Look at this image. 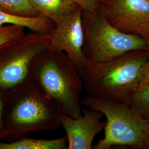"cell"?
<instances>
[{"mask_svg": "<svg viewBox=\"0 0 149 149\" xmlns=\"http://www.w3.org/2000/svg\"><path fill=\"white\" fill-rule=\"evenodd\" d=\"M28 80L63 113L77 118L82 114L81 75L65 53L49 48L34 59Z\"/></svg>", "mask_w": 149, "mask_h": 149, "instance_id": "1", "label": "cell"}, {"mask_svg": "<svg viewBox=\"0 0 149 149\" xmlns=\"http://www.w3.org/2000/svg\"><path fill=\"white\" fill-rule=\"evenodd\" d=\"M62 114L27 79L5 93L2 119L6 140L14 141L34 132L57 129L61 127Z\"/></svg>", "mask_w": 149, "mask_h": 149, "instance_id": "2", "label": "cell"}, {"mask_svg": "<svg viewBox=\"0 0 149 149\" xmlns=\"http://www.w3.org/2000/svg\"><path fill=\"white\" fill-rule=\"evenodd\" d=\"M149 60L146 50H138L105 61L88 63L81 74L87 95L130 102Z\"/></svg>", "mask_w": 149, "mask_h": 149, "instance_id": "3", "label": "cell"}, {"mask_svg": "<svg viewBox=\"0 0 149 149\" xmlns=\"http://www.w3.org/2000/svg\"><path fill=\"white\" fill-rule=\"evenodd\" d=\"M84 106L102 112L107 119L104 135L94 149H109L116 145L145 149L149 119L140 116L129 102L87 95L81 99Z\"/></svg>", "mask_w": 149, "mask_h": 149, "instance_id": "4", "label": "cell"}, {"mask_svg": "<svg viewBox=\"0 0 149 149\" xmlns=\"http://www.w3.org/2000/svg\"><path fill=\"white\" fill-rule=\"evenodd\" d=\"M83 52L88 63L105 61L131 51L146 50L144 39L122 32L107 21L103 11L91 14L82 11Z\"/></svg>", "mask_w": 149, "mask_h": 149, "instance_id": "5", "label": "cell"}, {"mask_svg": "<svg viewBox=\"0 0 149 149\" xmlns=\"http://www.w3.org/2000/svg\"><path fill=\"white\" fill-rule=\"evenodd\" d=\"M50 45L49 35L34 32L0 45V92L27 81L33 60Z\"/></svg>", "mask_w": 149, "mask_h": 149, "instance_id": "6", "label": "cell"}, {"mask_svg": "<svg viewBox=\"0 0 149 149\" xmlns=\"http://www.w3.org/2000/svg\"><path fill=\"white\" fill-rule=\"evenodd\" d=\"M82 14V9L78 7L55 24L49 34L50 48L65 53L81 75L88 64L83 52L84 37Z\"/></svg>", "mask_w": 149, "mask_h": 149, "instance_id": "7", "label": "cell"}, {"mask_svg": "<svg viewBox=\"0 0 149 149\" xmlns=\"http://www.w3.org/2000/svg\"><path fill=\"white\" fill-rule=\"evenodd\" d=\"M102 10L120 31L140 36L149 25V0H106Z\"/></svg>", "mask_w": 149, "mask_h": 149, "instance_id": "8", "label": "cell"}, {"mask_svg": "<svg viewBox=\"0 0 149 149\" xmlns=\"http://www.w3.org/2000/svg\"><path fill=\"white\" fill-rule=\"evenodd\" d=\"M103 116L102 112L88 108L82 109V114L77 118L63 113L60 123L66 132L68 149H93L95 136L104 129Z\"/></svg>", "mask_w": 149, "mask_h": 149, "instance_id": "9", "label": "cell"}, {"mask_svg": "<svg viewBox=\"0 0 149 149\" xmlns=\"http://www.w3.org/2000/svg\"><path fill=\"white\" fill-rule=\"evenodd\" d=\"M39 16L58 24L74 11L78 6L71 0H28Z\"/></svg>", "mask_w": 149, "mask_h": 149, "instance_id": "10", "label": "cell"}, {"mask_svg": "<svg viewBox=\"0 0 149 149\" xmlns=\"http://www.w3.org/2000/svg\"><path fill=\"white\" fill-rule=\"evenodd\" d=\"M17 25L24 27L31 32L49 35L55 24L48 18L42 16L28 17L8 13L0 8V26Z\"/></svg>", "mask_w": 149, "mask_h": 149, "instance_id": "11", "label": "cell"}, {"mask_svg": "<svg viewBox=\"0 0 149 149\" xmlns=\"http://www.w3.org/2000/svg\"><path fill=\"white\" fill-rule=\"evenodd\" d=\"M65 136L52 140L26 138L5 143L0 141V149H68Z\"/></svg>", "mask_w": 149, "mask_h": 149, "instance_id": "12", "label": "cell"}, {"mask_svg": "<svg viewBox=\"0 0 149 149\" xmlns=\"http://www.w3.org/2000/svg\"><path fill=\"white\" fill-rule=\"evenodd\" d=\"M0 8L17 16L35 17L39 16L28 0H0Z\"/></svg>", "mask_w": 149, "mask_h": 149, "instance_id": "13", "label": "cell"}, {"mask_svg": "<svg viewBox=\"0 0 149 149\" xmlns=\"http://www.w3.org/2000/svg\"><path fill=\"white\" fill-rule=\"evenodd\" d=\"M129 103L140 116L149 119V84L140 86Z\"/></svg>", "mask_w": 149, "mask_h": 149, "instance_id": "14", "label": "cell"}, {"mask_svg": "<svg viewBox=\"0 0 149 149\" xmlns=\"http://www.w3.org/2000/svg\"><path fill=\"white\" fill-rule=\"evenodd\" d=\"M25 28L17 25L0 26V45L24 36Z\"/></svg>", "mask_w": 149, "mask_h": 149, "instance_id": "15", "label": "cell"}, {"mask_svg": "<svg viewBox=\"0 0 149 149\" xmlns=\"http://www.w3.org/2000/svg\"><path fill=\"white\" fill-rule=\"evenodd\" d=\"M82 10L91 14H96L101 10L106 0H71Z\"/></svg>", "mask_w": 149, "mask_h": 149, "instance_id": "16", "label": "cell"}, {"mask_svg": "<svg viewBox=\"0 0 149 149\" xmlns=\"http://www.w3.org/2000/svg\"><path fill=\"white\" fill-rule=\"evenodd\" d=\"M4 97L5 93L0 92V141L5 140L7 138L5 128L3 124V111L4 106Z\"/></svg>", "mask_w": 149, "mask_h": 149, "instance_id": "17", "label": "cell"}, {"mask_svg": "<svg viewBox=\"0 0 149 149\" xmlns=\"http://www.w3.org/2000/svg\"><path fill=\"white\" fill-rule=\"evenodd\" d=\"M147 84H149V60L144 69L139 87Z\"/></svg>", "mask_w": 149, "mask_h": 149, "instance_id": "18", "label": "cell"}, {"mask_svg": "<svg viewBox=\"0 0 149 149\" xmlns=\"http://www.w3.org/2000/svg\"><path fill=\"white\" fill-rule=\"evenodd\" d=\"M140 36L144 39L146 45V50L149 54V25L145 28L144 32Z\"/></svg>", "mask_w": 149, "mask_h": 149, "instance_id": "19", "label": "cell"}, {"mask_svg": "<svg viewBox=\"0 0 149 149\" xmlns=\"http://www.w3.org/2000/svg\"><path fill=\"white\" fill-rule=\"evenodd\" d=\"M145 149H149V135H148V137L147 138V140H146Z\"/></svg>", "mask_w": 149, "mask_h": 149, "instance_id": "20", "label": "cell"}]
</instances>
